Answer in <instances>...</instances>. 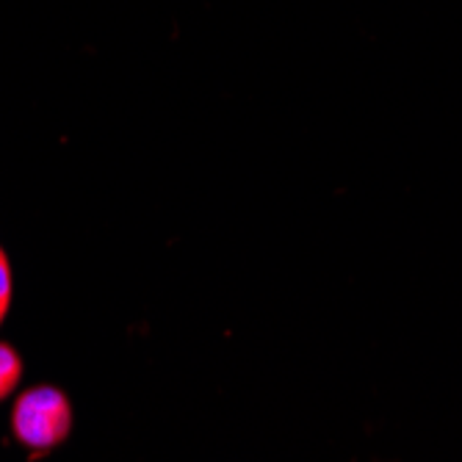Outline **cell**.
Wrapping results in <instances>:
<instances>
[{"label": "cell", "mask_w": 462, "mask_h": 462, "mask_svg": "<svg viewBox=\"0 0 462 462\" xmlns=\"http://www.w3.org/2000/svg\"><path fill=\"white\" fill-rule=\"evenodd\" d=\"M9 302H12V269H9L6 252L0 249V321H4L9 310Z\"/></svg>", "instance_id": "obj_3"}, {"label": "cell", "mask_w": 462, "mask_h": 462, "mask_svg": "<svg viewBox=\"0 0 462 462\" xmlns=\"http://www.w3.org/2000/svg\"><path fill=\"white\" fill-rule=\"evenodd\" d=\"M23 376V360L20 355L9 346V344H0V399H6Z\"/></svg>", "instance_id": "obj_2"}, {"label": "cell", "mask_w": 462, "mask_h": 462, "mask_svg": "<svg viewBox=\"0 0 462 462\" xmlns=\"http://www.w3.org/2000/svg\"><path fill=\"white\" fill-rule=\"evenodd\" d=\"M12 430L17 440L33 451H48L59 446L72 430V410L67 396L51 385H36L25 391L14 404Z\"/></svg>", "instance_id": "obj_1"}]
</instances>
